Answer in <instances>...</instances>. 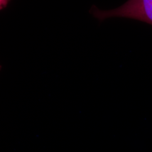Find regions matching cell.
<instances>
[{
	"label": "cell",
	"instance_id": "cell-1",
	"mask_svg": "<svg viewBox=\"0 0 152 152\" xmlns=\"http://www.w3.org/2000/svg\"><path fill=\"white\" fill-rule=\"evenodd\" d=\"M92 13L99 19L127 18L152 25V0H129L119 7L110 10L94 9Z\"/></svg>",
	"mask_w": 152,
	"mask_h": 152
},
{
	"label": "cell",
	"instance_id": "cell-2",
	"mask_svg": "<svg viewBox=\"0 0 152 152\" xmlns=\"http://www.w3.org/2000/svg\"><path fill=\"white\" fill-rule=\"evenodd\" d=\"M9 0H0V10L4 9L7 5Z\"/></svg>",
	"mask_w": 152,
	"mask_h": 152
}]
</instances>
